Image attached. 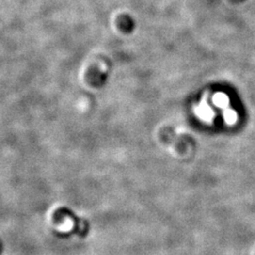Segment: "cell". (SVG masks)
<instances>
[{
  "mask_svg": "<svg viewBox=\"0 0 255 255\" xmlns=\"http://www.w3.org/2000/svg\"><path fill=\"white\" fill-rule=\"evenodd\" d=\"M107 76L97 67H92L87 72V80L94 87H101L106 81Z\"/></svg>",
  "mask_w": 255,
  "mask_h": 255,
  "instance_id": "6da1fadb",
  "label": "cell"
},
{
  "mask_svg": "<svg viewBox=\"0 0 255 255\" xmlns=\"http://www.w3.org/2000/svg\"><path fill=\"white\" fill-rule=\"evenodd\" d=\"M224 118L228 124H234L237 120V112L232 110H226L224 112Z\"/></svg>",
  "mask_w": 255,
  "mask_h": 255,
  "instance_id": "277c9868",
  "label": "cell"
},
{
  "mask_svg": "<svg viewBox=\"0 0 255 255\" xmlns=\"http://www.w3.org/2000/svg\"><path fill=\"white\" fill-rule=\"evenodd\" d=\"M197 114L201 117V119L209 121L213 118V112L207 104L201 103L197 109Z\"/></svg>",
  "mask_w": 255,
  "mask_h": 255,
  "instance_id": "7a4b0ae2",
  "label": "cell"
},
{
  "mask_svg": "<svg viewBox=\"0 0 255 255\" xmlns=\"http://www.w3.org/2000/svg\"><path fill=\"white\" fill-rule=\"evenodd\" d=\"M214 102H215V104H216L217 106L224 108V107H226V106L228 105L229 99H228V97H227L224 94H220V93H219V94H217V95L214 96Z\"/></svg>",
  "mask_w": 255,
  "mask_h": 255,
  "instance_id": "3957f363",
  "label": "cell"
}]
</instances>
